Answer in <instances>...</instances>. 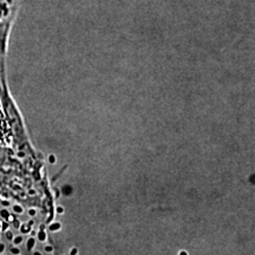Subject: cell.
<instances>
[{
	"label": "cell",
	"mask_w": 255,
	"mask_h": 255,
	"mask_svg": "<svg viewBox=\"0 0 255 255\" xmlns=\"http://www.w3.org/2000/svg\"><path fill=\"white\" fill-rule=\"evenodd\" d=\"M180 255H187V253H186V252H181Z\"/></svg>",
	"instance_id": "obj_23"
},
{
	"label": "cell",
	"mask_w": 255,
	"mask_h": 255,
	"mask_svg": "<svg viewBox=\"0 0 255 255\" xmlns=\"http://www.w3.org/2000/svg\"><path fill=\"white\" fill-rule=\"evenodd\" d=\"M34 245H36V239H34L33 237L28 238L27 241H26V250L32 251L34 248Z\"/></svg>",
	"instance_id": "obj_3"
},
{
	"label": "cell",
	"mask_w": 255,
	"mask_h": 255,
	"mask_svg": "<svg viewBox=\"0 0 255 255\" xmlns=\"http://www.w3.org/2000/svg\"><path fill=\"white\" fill-rule=\"evenodd\" d=\"M9 252H11L13 255H21V251L20 248H19V246H12L9 248Z\"/></svg>",
	"instance_id": "obj_8"
},
{
	"label": "cell",
	"mask_w": 255,
	"mask_h": 255,
	"mask_svg": "<svg viewBox=\"0 0 255 255\" xmlns=\"http://www.w3.org/2000/svg\"><path fill=\"white\" fill-rule=\"evenodd\" d=\"M1 203H2V206L4 207H8L9 206V201H1Z\"/></svg>",
	"instance_id": "obj_19"
},
{
	"label": "cell",
	"mask_w": 255,
	"mask_h": 255,
	"mask_svg": "<svg viewBox=\"0 0 255 255\" xmlns=\"http://www.w3.org/2000/svg\"><path fill=\"white\" fill-rule=\"evenodd\" d=\"M60 227H62V225H60L59 222H53V223H51L49 228L51 232H57V231H59Z\"/></svg>",
	"instance_id": "obj_5"
},
{
	"label": "cell",
	"mask_w": 255,
	"mask_h": 255,
	"mask_svg": "<svg viewBox=\"0 0 255 255\" xmlns=\"http://www.w3.org/2000/svg\"><path fill=\"white\" fill-rule=\"evenodd\" d=\"M77 253H78L77 248H72L71 252H70V255H77Z\"/></svg>",
	"instance_id": "obj_15"
},
{
	"label": "cell",
	"mask_w": 255,
	"mask_h": 255,
	"mask_svg": "<svg viewBox=\"0 0 255 255\" xmlns=\"http://www.w3.org/2000/svg\"><path fill=\"white\" fill-rule=\"evenodd\" d=\"M21 0H0V84L7 94L6 62L12 27L17 19Z\"/></svg>",
	"instance_id": "obj_1"
},
{
	"label": "cell",
	"mask_w": 255,
	"mask_h": 255,
	"mask_svg": "<svg viewBox=\"0 0 255 255\" xmlns=\"http://www.w3.org/2000/svg\"><path fill=\"white\" fill-rule=\"evenodd\" d=\"M12 226H13L14 229H17V231H19V229H20V227H21V222L19 221L18 219H14V221L12 222Z\"/></svg>",
	"instance_id": "obj_10"
},
{
	"label": "cell",
	"mask_w": 255,
	"mask_h": 255,
	"mask_svg": "<svg viewBox=\"0 0 255 255\" xmlns=\"http://www.w3.org/2000/svg\"><path fill=\"white\" fill-rule=\"evenodd\" d=\"M56 212L58 213V214H63V213H64V208H63V207L58 206V207H57V208H56Z\"/></svg>",
	"instance_id": "obj_12"
},
{
	"label": "cell",
	"mask_w": 255,
	"mask_h": 255,
	"mask_svg": "<svg viewBox=\"0 0 255 255\" xmlns=\"http://www.w3.org/2000/svg\"><path fill=\"white\" fill-rule=\"evenodd\" d=\"M9 215H11V213H9V210H7L6 208H4V209L0 210V218H2V219H5V220H7Z\"/></svg>",
	"instance_id": "obj_6"
},
{
	"label": "cell",
	"mask_w": 255,
	"mask_h": 255,
	"mask_svg": "<svg viewBox=\"0 0 255 255\" xmlns=\"http://www.w3.org/2000/svg\"><path fill=\"white\" fill-rule=\"evenodd\" d=\"M36 214H37V209L36 208H30V209H28V215L32 216V218H33V216H36Z\"/></svg>",
	"instance_id": "obj_11"
},
{
	"label": "cell",
	"mask_w": 255,
	"mask_h": 255,
	"mask_svg": "<svg viewBox=\"0 0 255 255\" xmlns=\"http://www.w3.org/2000/svg\"><path fill=\"white\" fill-rule=\"evenodd\" d=\"M5 244H2V242H0V253H2V252L5 251Z\"/></svg>",
	"instance_id": "obj_16"
},
{
	"label": "cell",
	"mask_w": 255,
	"mask_h": 255,
	"mask_svg": "<svg viewBox=\"0 0 255 255\" xmlns=\"http://www.w3.org/2000/svg\"><path fill=\"white\" fill-rule=\"evenodd\" d=\"M7 227H8V226H7V223H5V222H2V231H8V229H7Z\"/></svg>",
	"instance_id": "obj_17"
},
{
	"label": "cell",
	"mask_w": 255,
	"mask_h": 255,
	"mask_svg": "<svg viewBox=\"0 0 255 255\" xmlns=\"http://www.w3.org/2000/svg\"><path fill=\"white\" fill-rule=\"evenodd\" d=\"M28 194H30V195H36V190L30 189V190H28Z\"/></svg>",
	"instance_id": "obj_20"
},
{
	"label": "cell",
	"mask_w": 255,
	"mask_h": 255,
	"mask_svg": "<svg viewBox=\"0 0 255 255\" xmlns=\"http://www.w3.org/2000/svg\"><path fill=\"white\" fill-rule=\"evenodd\" d=\"M12 210H13L14 214L17 215H21L24 213V207L21 205H19V203H15V205H13V208H12Z\"/></svg>",
	"instance_id": "obj_2"
},
{
	"label": "cell",
	"mask_w": 255,
	"mask_h": 255,
	"mask_svg": "<svg viewBox=\"0 0 255 255\" xmlns=\"http://www.w3.org/2000/svg\"><path fill=\"white\" fill-rule=\"evenodd\" d=\"M24 241V237L21 234L17 235V237L13 238V240H12V244H13V246H19V245L23 244Z\"/></svg>",
	"instance_id": "obj_4"
},
{
	"label": "cell",
	"mask_w": 255,
	"mask_h": 255,
	"mask_svg": "<svg viewBox=\"0 0 255 255\" xmlns=\"http://www.w3.org/2000/svg\"><path fill=\"white\" fill-rule=\"evenodd\" d=\"M49 162H50L51 164L56 163V158H55V156H50V157H49Z\"/></svg>",
	"instance_id": "obj_14"
},
{
	"label": "cell",
	"mask_w": 255,
	"mask_h": 255,
	"mask_svg": "<svg viewBox=\"0 0 255 255\" xmlns=\"http://www.w3.org/2000/svg\"><path fill=\"white\" fill-rule=\"evenodd\" d=\"M33 255H41V253H40V252H34Z\"/></svg>",
	"instance_id": "obj_22"
},
{
	"label": "cell",
	"mask_w": 255,
	"mask_h": 255,
	"mask_svg": "<svg viewBox=\"0 0 255 255\" xmlns=\"http://www.w3.org/2000/svg\"><path fill=\"white\" fill-rule=\"evenodd\" d=\"M44 250H45V252H47V253H51V252L53 251V247L52 246H45V247H44Z\"/></svg>",
	"instance_id": "obj_13"
},
{
	"label": "cell",
	"mask_w": 255,
	"mask_h": 255,
	"mask_svg": "<svg viewBox=\"0 0 255 255\" xmlns=\"http://www.w3.org/2000/svg\"><path fill=\"white\" fill-rule=\"evenodd\" d=\"M46 239H47V237H46V233L45 232H44V231L38 232V240H39L40 242H45Z\"/></svg>",
	"instance_id": "obj_7"
},
{
	"label": "cell",
	"mask_w": 255,
	"mask_h": 255,
	"mask_svg": "<svg viewBox=\"0 0 255 255\" xmlns=\"http://www.w3.org/2000/svg\"><path fill=\"white\" fill-rule=\"evenodd\" d=\"M36 234H37V233L34 232V231H32V232H31V237H34V235H36Z\"/></svg>",
	"instance_id": "obj_21"
},
{
	"label": "cell",
	"mask_w": 255,
	"mask_h": 255,
	"mask_svg": "<svg viewBox=\"0 0 255 255\" xmlns=\"http://www.w3.org/2000/svg\"><path fill=\"white\" fill-rule=\"evenodd\" d=\"M5 238H6V240H7V241H11L12 242V240H13V238H14L13 232H12V231H6L5 232Z\"/></svg>",
	"instance_id": "obj_9"
},
{
	"label": "cell",
	"mask_w": 255,
	"mask_h": 255,
	"mask_svg": "<svg viewBox=\"0 0 255 255\" xmlns=\"http://www.w3.org/2000/svg\"><path fill=\"white\" fill-rule=\"evenodd\" d=\"M18 157L24 158V157H25V152H24V151H19V152H18Z\"/></svg>",
	"instance_id": "obj_18"
}]
</instances>
